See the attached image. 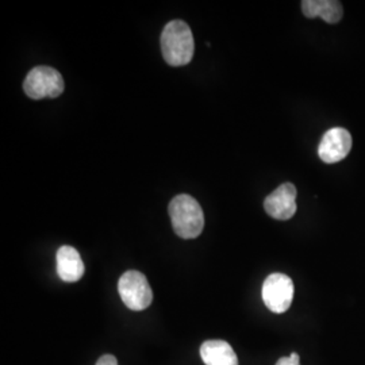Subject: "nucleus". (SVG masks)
Here are the masks:
<instances>
[{
    "mask_svg": "<svg viewBox=\"0 0 365 365\" xmlns=\"http://www.w3.org/2000/svg\"><path fill=\"white\" fill-rule=\"evenodd\" d=\"M195 51V42L190 26L180 19H175L164 27L161 34V52L170 66H187Z\"/></svg>",
    "mask_w": 365,
    "mask_h": 365,
    "instance_id": "1",
    "label": "nucleus"
},
{
    "mask_svg": "<svg viewBox=\"0 0 365 365\" xmlns=\"http://www.w3.org/2000/svg\"><path fill=\"white\" fill-rule=\"evenodd\" d=\"M170 215L173 230L180 238L191 240L203 232L205 215L192 196H175L170 203Z\"/></svg>",
    "mask_w": 365,
    "mask_h": 365,
    "instance_id": "2",
    "label": "nucleus"
},
{
    "mask_svg": "<svg viewBox=\"0 0 365 365\" xmlns=\"http://www.w3.org/2000/svg\"><path fill=\"white\" fill-rule=\"evenodd\" d=\"M118 292L126 307L133 312H143L153 300V292L146 277L138 271H128L118 282Z\"/></svg>",
    "mask_w": 365,
    "mask_h": 365,
    "instance_id": "3",
    "label": "nucleus"
},
{
    "mask_svg": "<svg viewBox=\"0 0 365 365\" xmlns=\"http://www.w3.org/2000/svg\"><path fill=\"white\" fill-rule=\"evenodd\" d=\"M66 88L64 78L58 71L49 66H37L30 71L24 83V90L31 99L57 98Z\"/></svg>",
    "mask_w": 365,
    "mask_h": 365,
    "instance_id": "4",
    "label": "nucleus"
},
{
    "mask_svg": "<svg viewBox=\"0 0 365 365\" xmlns=\"http://www.w3.org/2000/svg\"><path fill=\"white\" fill-rule=\"evenodd\" d=\"M294 299V283L284 274H269L262 284V300L272 313H286Z\"/></svg>",
    "mask_w": 365,
    "mask_h": 365,
    "instance_id": "5",
    "label": "nucleus"
},
{
    "mask_svg": "<svg viewBox=\"0 0 365 365\" xmlns=\"http://www.w3.org/2000/svg\"><path fill=\"white\" fill-rule=\"evenodd\" d=\"M264 209L277 221H288L297 212V188L291 182H284L264 200Z\"/></svg>",
    "mask_w": 365,
    "mask_h": 365,
    "instance_id": "6",
    "label": "nucleus"
},
{
    "mask_svg": "<svg viewBox=\"0 0 365 365\" xmlns=\"http://www.w3.org/2000/svg\"><path fill=\"white\" fill-rule=\"evenodd\" d=\"M351 149H352L351 133L342 128H333L325 133L318 148V155L324 163L334 164L348 156Z\"/></svg>",
    "mask_w": 365,
    "mask_h": 365,
    "instance_id": "7",
    "label": "nucleus"
},
{
    "mask_svg": "<svg viewBox=\"0 0 365 365\" xmlns=\"http://www.w3.org/2000/svg\"><path fill=\"white\" fill-rule=\"evenodd\" d=\"M57 274L66 283L78 282L84 274V262L76 249L64 245L57 250Z\"/></svg>",
    "mask_w": 365,
    "mask_h": 365,
    "instance_id": "8",
    "label": "nucleus"
},
{
    "mask_svg": "<svg viewBox=\"0 0 365 365\" xmlns=\"http://www.w3.org/2000/svg\"><path fill=\"white\" fill-rule=\"evenodd\" d=\"M200 357L206 365H238V359L229 342L209 339L200 346Z\"/></svg>",
    "mask_w": 365,
    "mask_h": 365,
    "instance_id": "9",
    "label": "nucleus"
},
{
    "mask_svg": "<svg viewBox=\"0 0 365 365\" xmlns=\"http://www.w3.org/2000/svg\"><path fill=\"white\" fill-rule=\"evenodd\" d=\"M302 11L307 18L321 16L327 24H337L342 19L344 9L337 0H304Z\"/></svg>",
    "mask_w": 365,
    "mask_h": 365,
    "instance_id": "10",
    "label": "nucleus"
},
{
    "mask_svg": "<svg viewBox=\"0 0 365 365\" xmlns=\"http://www.w3.org/2000/svg\"><path fill=\"white\" fill-rule=\"evenodd\" d=\"M299 363V354L298 353H291V356L282 357L280 360H277L276 365H300Z\"/></svg>",
    "mask_w": 365,
    "mask_h": 365,
    "instance_id": "11",
    "label": "nucleus"
},
{
    "mask_svg": "<svg viewBox=\"0 0 365 365\" xmlns=\"http://www.w3.org/2000/svg\"><path fill=\"white\" fill-rule=\"evenodd\" d=\"M96 365H118L117 357L113 354H105L98 360Z\"/></svg>",
    "mask_w": 365,
    "mask_h": 365,
    "instance_id": "12",
    "label": "nucleus"
}]
</instances>
